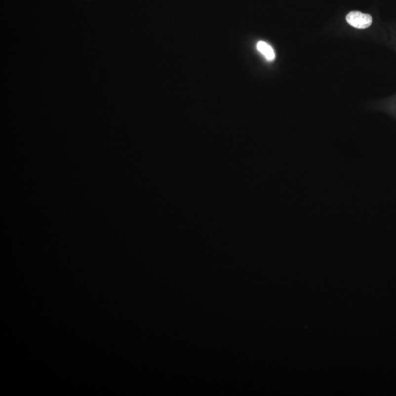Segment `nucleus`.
I'll list each match as a JSON object with an SVG mask.
<instances>
[{"mask_svg": "<svg viewBox=\"0 0 396 396\" xmlns=\"http://www.w3.org/2000/svg\"><path fill=\"white\" fill-rule=\"evenodd\" d=\"M347 22L355 28L366 29L372 25L373 19L371 15L367 13L352 11L347 16Z\"/></svg>", "mask_w": 396, "mask_h": 396, "instance_id": "1", "label": "nucleus"}, {"mask_svg": "<svg viewBox=\"0 0 396 396\" xmlns=\"http://www.w3.org/2000/svg\"><path fill=\"white\" fill-rule=\"evenodd\" d=\"M257 49L264 55L268 61H273L275 59V51L271 46L264 41H259L257 43Z\"/></svg>", "mask_w": 396, "mask_h": 396, "instance_id": "2", "label": "nucleus"}]
</instances>
